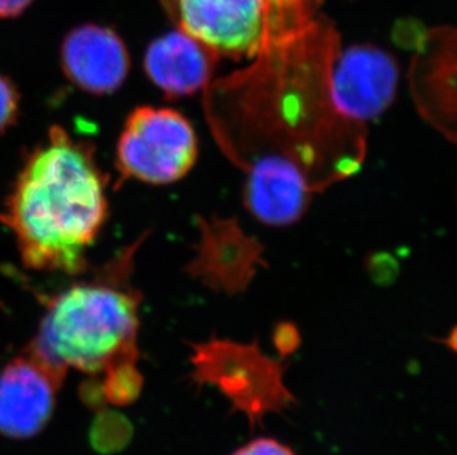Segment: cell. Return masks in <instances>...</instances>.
<instances>
[{"label":"cell","instance_id":"obj_15","mask_svg":"<svg viewBox=\"0 0 457 455\" xmlns=\"http://www.w3.org/2000/svg\"><path fill=\"white\" fill-rule=\"evenodd\" d=\"M231 455H296L294 450L270 436H259L237 448Z\"/></svg>","mask_w":457,"mask_h":455},{"label":"cell","instance_id":"obj_2","mask_svg":"<svg viewBox=\"0 0 457 455\" xmlns=\"http://www.w3.org/2000/svg\"><path fill=\"white\" fill-rule=\"evenodd\" d=\"M105 185L91 144L52 128L26 160L2 213L22 262L37 271L82 274L107 218Z\"/></svg>","mask_w":457,"mask_h":455},{"label":"cell","instance_id":"obj_5","mask_svg":"<svg viewBox=\"0 0 457 455\" xmlns=\"http://www.w3.org/2000/svg\"><path fill=\"white\" fill-rule=\"evenodd\" d=\"M199 144L186 117L170 108L130 112L117 144L121 177L153 185L173 184L195 164Z\"/></svg>","mask_w":457,"mask_h":455},{"label":"cell","instance_id":"obj_6","mask_svg":"<svg viewBox=\"0 0 457 455\" xmlns=\"http://www.w3.org/2000/svg\"><path fill=\"white\" fill-rule=\"evenodd\" d=\"M164 12L218 56L253 60L272 39L268 0H162Z\"/></svg>","mask_w":457,"mask_h":455},{"label":"cell","instance_id":"obj_3","mask_svg":"<svg viewBox=\"0 0 457 455\" xmlns=\"http://www.w3.org/2000/svg\"><path fill=\"white\" fill-rule=\"evenodd\" d=\"M138 247L123 250L91 279L49 301L30 355L56 378L69 368L96 374L138 360L141 296L130 284Z\"/></svg>","mask_w":457,"mask_h":455},{"label":"cell","instance_id":"obj_7","mask_svg":"<svg viewBox=\"0 0 457 455\" xmlns=\"http://www.w3.org/2000/svg\"><path fill=\"white\" fill-rule=\"evenodd\" d=\"M397 87L398 67L386 52L355 46L337 54L332 71L333 99L351 120L364 125L379 117L393 103Z\"/></svg>","mask_w":457,"mask_h":455},{"label":"cell","instance_id":"obj_4","mask_svg":"<svg viewBox=\"0 0 457 455\" xmlns=\"http://www.w3.org/2000/svg\"><path fill=\"white\" fill-rule=\"evenodd\" d=\"M285 358L268 357L258 342L212 337L191 344L188 377L197 386H213L227 398L233 414L246 417L251 427L296 404L285 382Z\"/></svg>","mask_w":457,"mask_h":455},{"label":"cell","instance_id":"obj_12","mask_svg":"<svg viewBox=\"0 0 457 455\" xmlns=\"http://www.w3.org/2000/svg\"><path fill=\"white\" fill-rule=\"evenodd\" d=\"M259 252L258 244L249 240L238 225H206L199 256L188 269L209 287L234 294L247 287Z\"/></svg>","mask_w":457,"mask_h":455},{"label":"cell","instance_id":"obj_17","mask_svg":"<svg viewBox=\"0 0 457 455\" xmlns=\"http://www.w3.org/2000/svg\"><path fill=\"white\" fill-rule=\"evenodd\" d=\"M301 337L292 324H280L274 331V346L281 358L289 357L298 349Z\"/></svg>","mask_w":457,"mask_h":455},{"label":"cell","instance_id":"obj_10","mask_svg":"<svg viewBox=\"0 0 457 455\" xmlns=\"http://www.w3.org/2000/svg\"><path fill=\"white\" fill-rule=\"evenodd\" d=\"M61 60L67 78L96 95L116 91L129 73L128 49L107 27L83 26L71 31L62 44Z\"/></svg>","mask_w":457,"mask_h":455},{"label":"cell","instance_id":"obj_14","mask_svg":"<svg viewBox=\"0 0 457 455\" xmlns=\"http://www.w3.org/2000/svg\"><path fill=\"white\" fill-rule=\"evenodd\" d=\"M108 418H101L94 429V441L98 443L101 450H114V448L125 445L129 426L126 420L117 417V414H110Z\"/></svg>","mask_w":457,"mask_h":455},{"label":"cell","instance_id":"obj_13","mask_svg":"<svg viewBox=\"0 0 457 455\" xmlns=\"http://www.w3.org/2000/svg\"><path fill=\"white\" fill-rule=\"evenodd\" d=\"M143 385V376L135 367V362H119L105 369L104 396L112 404L129 405L138 400Z\"/></svg>","mask_w":457,"mask_h":455},{"label":"cell","instance_id":"obj_1","mask_svg":"<svg viewBox=\"0 0 457 455\" xmlns=\"http://www.w3.org/2000/svg\"><path fill=\"white\" fill-rule=\"evenodd\" d=\"M339 51L337 27L319 13L204 87L207 125L245 173V206L262 224L298 222L312 195L353 177L366 159L364 125L333 99Z\"/></svg>","mask_w":457,"mask_h":455},{"label":"cell","instance_id":"obj_11","mask_svg":"<svg viewBox=\"0 0 457 455\" xmlns=\"http://www.w3.org/2000/svg\"><path fill=\"white\" fill-rule=\"evenodd\" d=\"M220 56L202 42L177 30L154 40L145 55V73L169 98L187 96L211 83Z\"/></svg>","mask_w":457,"mask_h":455},{"label":"cell","instance_id":"obj_8","mask_svg":"<svg viewBox=\"0 0 457 455\" xmlns=\"http://www.w3.org/2000/svg\"><path fill=\"white\" fill-rule=\"evenodd\" d=\"M35 358H17L0 371V432L13 439L39 434L55 407L60 383Z\"/></svg>","mask_w":457,"mask_h":455},{"label":"cell","instance_id":"obj_9","mask_svg":"<svg viewBox=\"0 0 457 455\" xmlns=\"http://www.w3.org/2000/svg\"><path fill=\"white\" fill-rule=\"evenodd\" d=\"M456 37L453 29H436L425 36L411 65V89L422 116L454 141Z\"/></svg>","mask_w":457,"mask_h":455},{"label":"cell","instance_id":"obj_18","mask_svg":"<svg viewBox=\"0 0 457 455\" xmlns=\"http://www.w3.org/2000/svg\"><path fill=\"white\" fill-rule=\"evenodd\" d=\"M33 0H0V17H15L21 13Z\"/></svg>","mask_w":457,"mask_h":455},{"label":"cell","instance_id":"obj_16","mask_svg":"<svg viewBox=\"0 0 457 455\" xmlns=\"http://www.w3.org/2000/svg\"><path fill=\"white\" fill-rule=\"evenodd\" d=\"M18 112V94L8 79L0 76V132L6 129Z\"/></svg>","mask_w":457,"mask_h":455}]
</instances>
